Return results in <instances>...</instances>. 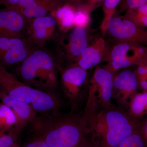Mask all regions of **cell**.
<instances>
[{"mask_svg":"<svg viewBox=\"0 0 147 147\" xmlns=\"http://www.w3.org/2000/svg\"><path fill=\"white\" fill-rule=\"evenodd\" d=\"M104 1L105 0H88V4L87 6L92 11L97 5Z\"/></svg>","mask_w":147,"mask_h":147,"instance_id":"obj_32","label":"cell"},{"mask_svg":"<svg viewBox=\"0 0 147 147\" xmlns=\"http://www.w3.org/2000/svg\"><path fill=\"white\" fill-rule=\"evenodd\" d=\"M86 31L85 28L75 27L71 33L69 50L73 57H78L88 47Z\"/></svg>","mask_w":147,"mask_h":147,"instance_id":"obj_16","label":"cell"},{"mask_svg":"<svg viewBox=\"0 0 147 147\" xmlns=\"http://www.w3.org/2000/svg\"><path fill=\"white\" fill-rule=\"evenodd\" d=\"M36 2V0H19L17 4L21 8L26 9L30 7Z\"/></svg>","mask_w":147,"mask_h":147,"instance_id":"obj_28","label":"cell"},{"mask_svg":"<svg viewBox=\"0 0 147 147\" xmlns=\"http://www.w3.org/2000/svg\"><path fill=\"white\" fill-rule=\"evenodd\" d=\"M133 10L138 13L147 16V3L142 5L137 8L133 9Z\"/></svg>","mask_w":147,"mask_h":147,"instance_id":"obj_31","label":"cell"},{"mask_svg":"<svg viewBox=\"0 0 147 147\" xmlns=\"http://www.w3.org/2000/svg\"><path fill=\"white\" fill-rule=\"evenodd\" d=\"M147 59V46L121 42L112 49L105 69L114 74L121 68L138 65Z\"/></svg>","mask_w":147,"mask_h":147,"instance_id":"obj_6","label":"cell"},{"mask_svg":"<svg viewBox=\"0 0 147 147\" xmlns=\"http://www.w3.org/2000/svg\"><path fill=\"white\" fill-rule=\"evenodd\" d=\"M9 147H20L19 146V145L18 144H16V143H15L13 145Z\"/></svg>","mask_w":147,"mask_h":147,"instance_id":"obj_34","label":"cell"},{"mask_svg":"<svg viewBox=\"0 0 147 147\" xmlns=\"http://www.w3.org/2000/svg\"><path fill=\"white\" fill-rule=\"evenodd\" d=\"M107 31L121 42L147 46V31L126 18L113 17L108 24Z\"/></svg>","mask_w":147,"mask_h":147,"instance_id":"obj_7","label":"cell"},{"mask_svg":"<svg viewBox=\"0 0 147 147\" xmlns=\"http://www.w3.org/2000/svg\"><path fill=\"white\" fill-rule=\"evenodd\" d=\"M87 75L86 70L78 65L67 68L62 74L63 90L73 107L82 97Z\"/></svg>","mask_w":147,"mask_h":147,"instance_id":"obj_9","label":"cell"},{"mask_svg":"<svg viewBox=\"0 0 147 147\" xmlns=\"http://www.w3.org/2000/svg\"><path fill=\"white\" fill-rule=\"evenodd\" d=\"M137 66L134 72L138 79L139 88L142 91H147V59Z\"/></svg>","mask_w":147,"mask_h":147,"instance_id":"obj_21","label":"cell"},{"mask_svg":"<svg viewBox=\"0 0 147 147\" xmlns=\"http://www.w3.org/2000/svg\"><path fill=\"white\" fill-rule=\"evenodd\" d=\"M141 129L147 142V120L144 123L142 124Z\"/></svg>","mask_w":147,"mask_h":147,"instance_id":"obj_33","label":"cell"},{"mask_svg":"<svg viewBox=\"0 0 147 147\" xmlns=\"http://www.w3.org/2000/svg\"><path fill=\"white\" fill-rule=\"evenodd\" d=\"M57 21L53 16H45L36 18L31 26L32 38L37 42H43L51 35Z\"/></svg>","mask_w":147,"mask_h":147,"instance_id":"obj_14","label":"cell"},{"mask_svg":"<svg viewBox=\"0 0 147 147\" xmlns=\"http://www.w3.org/2000/svg\"><path fill=\"white\" fill-rule=\"evenodd\" d=\"M24 16L15 6L0 10V37L21 38L26 24Z\"/></svg>","mask_w":147,"mask_h":147,"instance_id":"obj_11","label":"cell"},{"mask_svg":"<svg viewBox=\"0 0 147 147\" xmlns=\"http://www.w3.org/2000/svg\"><path fill=\"white\" fill-rule=\"evenodd\" d=\"M0 91L13 100L30 105L36 112L58 111L61 105L57 96L21 82L1 64Z\"/></svg>","mask_w":147,"mask_h":147,"instance_id":"obj_3","label":"cell"},{"mask_svg":"<svg viewBox=\"0 0 147 147\" xmlns=\"http://www.w3.org/2000/svg\"><path fill=\"white\" fill-rule=\"evenodd\" d=\"M114 74L105 68L97 67L92 76L88 88V95L83 116L88 115L102 108L113 106Z\"/></svg>","mask_w":147,"mask_h":147,"instance_id":"obj_5","label":"cell"},{"mask_svg":"<svg viewBox=\"0 0 147 147\" xmlns=\"http://www.w3.org/2000/svg\"><path fill=\"white\" fill-rule=\"evenodd\" d=\"M127 108L129 115L136 120L140 121L147 115V91L135 93L130 98Z\"/></svg>","mask_w":147,"mask_h":147,"instance_id":"obj_15","label":"cell"},{"mask_svg":"<svg viewBox=\"0 0 147 147\" xmlns=\"http://www.w3.org/2000/svg\"><path fill=\"white\" fill-rule=\"evenodd\" d=\"M31 123L36 135L44 139L49 147H77L90 134L82 117L61 115L58 111L47 117H36Z\"/></svg>","mask_w":147,"mask_h":147,"instance_id":"obj_2","label":"cell"},{"mask_svg":"<svg viewBox=\"0 0 147 147\" xmlns=\"http://www.w3.org/2000/svg\"><path fill=\"white\" fill-rule=\"evenodd\" d=\"M17 72L23 82L38 89L53 90L57 86L55 62L42 50L32 52L21 63Z\"/></svg>","mask_w":147,"mask_h":147,"instance_id":"obj_4","label":"cell"},{"mask_svg":"<svg viewBox=\"0 0 147 147\" xmlns=\"http://www.w3.org/2000/svg\"><path fill=\"white\" fill-rule=\"evenodd\" d=\"M138 88V79L134 71L124 70L114 75L112 98L122 107H127L130 98Z\"/></svg>","mask_w":147,"mask_h":147,"instance_id":"obj_10","label":"cell"},{"mask_svg":"<svg viewBox=\"0 0 147 147\" xmlns=\"http://www.w3.org/2000/svg\"><path fill=\"white\" fill-rule=\"evenodd\" d=\"M121 0H105L103 4L104 18L101 24V28L106 30L111 19L114 17L115 9Z\"/></svg>","mask_w":147,"mask_h":147,"instance_id":"obj_19","label":"cell"},{"mask_svg":"<svg viewBox=\"0 0 147 147\" xmlns=\"http://www.w3.org/2000/svg\"><path fill=\"white\" fill-rule=\"evenodd\" d=\"M32 52L22 38L0 37V64L6 67L21 63Z\"/></svg>","mask_w":147,"mask_h":147,"instance_id":"obj_8","label":"cell"},{"mask_svg":"<svg viewBox=\"0 0 147 147\" xmlns=\"http://www.w3.org/2000/svg\"><path fill=\"white\" fill-rule=\"evenodd\" d=\"M117 147H147V142L140 129L127 138Z\"/></svg>","mask_w":147,"mask_h":147,"instance_id":"obj_20","label":"cell"},{"mask_svg":"<svg viewBox=\"0 0 147 147\" xmlns=\"http://www.w3.org/2000/svg\"><path fill=\"white\" fill-rule=\"evenodd\" d=\"M91 11L88 7L75 11L74 25L75 27L85 28L90 21V12Z\"/></svg>","mask_w":147,"mask_h":147,"instance_id":"obj_22","label":"cell"},{"mask_svg":"<svg viewBox=\"0 0 147 147\" xmlns=\"http://www.w3.org/2000/svg\"><path fill=\"white\" fill-rule=\"evenodd\" d=\"M17 134L13 131H0V147H9L15 143Z\"/></svg>","mask_w":147,"mask_h":147,"instance_id":"obj_25","label":"cell"},{"mask_svg":"<svg viewBox=\"0 0 147 147\" xmlns=\"http://www.w3.org/2000/svg\"><path fill=\"white\" fill-rule=\"evenodd\" d=\"M105 49L104 40L98 38L91 46L87 47L78 57L77 65L85 70L93 68L102 61Z\"/></svg>","mask_w":147,"mask_h":147,"instance_id":"obj_13","label":"cell"},{"mask_svg":"<svg viewBox=\"0 0 147 147\" xmlns=\"http://www.w3.org/2000/svg\"><path fill=\"white\" fill-rule=\"evenodd\" d=\"M88 136L84 137L77 147H94L91 141Z\"/></svg>","mask_w":147,"mask_h":147,"instance_id":"obj_29","label":"cell"},{"mask_svg":"<svg viewBox=\"0 0 147 147\" xmlns=\"http://www.w3.org/2000/svg\"><path fill=\"white\" fill-rule=\"evenodd\" d=\"M126 2L127 9H133L147 3V0H126Z\"/></svg>","mask_w":147,"mask_h":147,"instance_id":"obj_27","label":"cell"},{"mask_svg":"<svg viewBox=\"0 0 147 147\" xmlns=\"http://www.w3.org/2000/svg\"><path fill=\"white\" fill-rule=\"evenodd\" d=\"M19 0H0V3L5 5L7 7L15 6L18 3Z\"/></svg>","mask_w":147,"mask_h":147,"instance_id":"obj_30","label":"cell"},{"mask_svg":"<svg viewBox=\"0 0 147 147\" xmlns=\"http://www.w3.org/2000/svg\"><path fill=\"white\" fill-rule=\"evenodd\" d=\"M75 11L69 5L64 6L57 11L56 18L62 28H69L74 25Z\"/></svg>","mask_w":147,"mask_h":147,"instance_id":"obj_18","label":"cell"},{"mask_svg":"<svg viewBox=\"0 0 147 147\" xmlns=\"http://www.w3.org/2000/svg\"><path fill=\"white\" fill-rule=\"evenodd\" d=\"M47 11L42 5L36 2L30 7L24 9L23 14L27 18H39L46 16Z\"/></svg>","mask_w":147,"mask_h":147,"instance_id":"obj_24","label":"cell"},{"mask_svg":"<svg viewBox=\"0 0 147 147\" xmlns=\"http://www.w3.org/2000/svg\"><path fill=\"white\" fill-rule=\"evenodd\" d=\"M84 119L94 147H117L142 127L141 122L131 117L127 111L114 105L100 109Z\"/></svg>","mask_w":147,"mask_h":147,"instance_id":"obj_1","label":"cell"},{"mask_svg":"<svg viewBox=\"0 0 147 147\" xmlns=\"http://www.w3.org/2000/svg\"><path fill=\"white\" fill-rule=\"evenodd\" d=\"M0 100L10 108L16 117L14 132L18 135L27 124L32 122L36 117V111L30 105L13 100L0 91Z\"/></svg>","mask_w":147,"mask_h":147,"instance_id":"obj_12","label":"cell"},{"mask_svg":"<svg viewBox=\"0 0 147 147\" xmlns=\"http://www.w3.org/2000/svg\"><path fill=\"white\" fill-rule=\"evenodd\" d=\"M25 147H49L44 139L39 136L36 135L34 139L27 144Z\"/></svg>","mask_w":147,"mask_h":147,"instance_id":"obj_26","label":"cell"},{"mask_svg":"<svg viewBox=\"0 0 147 147\" xmlns=\"http://www.w3.org/2000/svg\"><path fill=\"white\" fill-rule=\"evenodd\" d=\"M16 123V117L12 110L3 102L0 103V131H12Z\"/></svg>","mask_w":147,"mask_h":147,"instance_id":"obj_17","label":"cell"},{"mask_svg":"<svg viewBox=\"0 0 147 147\" xmlns=\"http://www.w3.org/2000/svg\"><path fill=\"white\" fill-rule=\"evenodd\" d=\"M125 18L128 19L140 28L147 27V16L136 12L133 9H127Z\"/></svg>","mask_w":147,"mask_h":147,"instance_id":"obj_23","label":"cell"}]
</instances>
